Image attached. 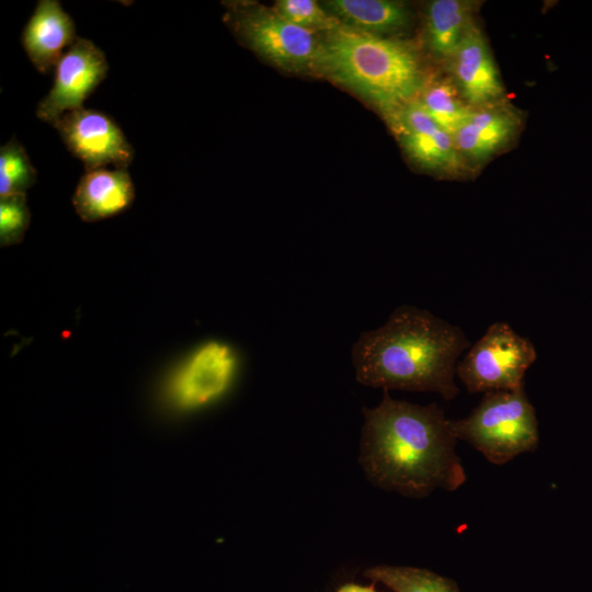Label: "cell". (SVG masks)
<instances>
[{
  "mask_svg": "<svg viewBox=\"0 0 592 592\" xmlns=\"http://www.w3.org/2000/svg\"><path fill=\"white\" fill-rule=\"evenodd\" d=\"M363 414L360 462L375 486L420 499L465 483L452 420L436 403L414 405L384 390L380 403Z\"/></svg>",
  "mask_w": 592,
  "mask_h": 592,
  "instance_id": "obj_1",
  "label": "cell"
},
{
  "mask_svg": "<svg viewBox=\"0 0 592 592\" xmlns=\"http://www.w3.org/2000/svg\"><path fill=\"white\" fill-rule=\"evenodd\" d=\"M464 331L428 310L397 307L384 326L363 332L352 350L356 380L384 390L433 391L451 400L457 360L469 349Z\"/></svg>",
  "mask_w": 592,
  "mask_h": 592,
  "instance_id": "obj_2",
  "label": "cell"
},
{
  "mask_svg": "<svg viewBox=\"0 0 592 592\" xmlns=\"http://www.w3.org/2000/svg\"><path fill=\"white\" fill-rule=\"evenodd\" d=\"M315 70L386 111L406 104L422 86L419 61L407 45L344 25L321 41Z\"/></svg>",
  "mask_w": 592,
  "mask_h": 592,
  "instance_id": "obj_3",
  "label": "cell"
},
{
  "mask_svg": "<svg viewBox=\"0 0 592 592\" xmlns=\"http://www.w3.org/2000/svg\"><path fill=\"white\" fill-rule=\"evenodd\" d=\"M452 426L457 440L469 443L496 465L535 451L539 442L535 408L524 387L485 392L473 412L452 420Z\"/></svg>",
  "mask_w": 592,
  "mask_h": 592,
  "instance_id": "obj_4",
  "label": "cell"
},
{
  "mask_svg": "<svg viewBox=\"0 0 592 592\" xmlns=\"http://www.w3.org/2000/svg\"><path fill=\"white\" fill-rule=\"evenodd\" d=\"M534 344L508 322H494L469 346L456 365V375L469 392L523 388L528 367L536 361Z\"/></svg>",
  "mask_w": 592,
  "mask_h": 592,
  "instance_id": "obj_5",
  "label": "cell"
},
{
  "mask_svg": "<svg viewBox=\"0 0 592 592\" xmlns=\"http://www.w3.org/2000/svg\"><path fill=\"white\" fill-rule=\"evenodd\" d=\"M228 22L238 37L251 49L288 71L316 68L321 41L275 10L231 3Z\"/></svg>",
  "mask_w": 592,
  "mask_h": 592,
  "instance_id": "obj_6",
  "label": "cell"
},
{
  "mask_svg": "<svg viewBox=\"0 0 592 592\" xmlns=\"http://www.w3.org/2000/svg\"><path fill=\"white\" fill-rule=\"evenodd\" d=\"M53 126L86 171L106 166L127 169L134 159V148L121 127L100 111L84 107L73 110L65 113Z\"/></svg>",
  "mask_w": 592,
  "mask_h": 592,
  "instance_id": "obj_7",
  "label": "cell"
},
{
  "mask_svg": "<svg viewBox=\"0 0 592 592\" xmlns=\"http://www.w3.org/2000/svg\"><path fill=\"white\" fill-rule=\"evenodd\" d=\"M106 56L93 42L78 37L54 70V82L38 102L36 116L54 125L65 113L83 107V102L106 78Z\"/></svg>",
  "mask_w": 592,
  "mask_h": 592,
  "instance_id": "obj_8",
  "label": "cell"
},
{
  "mask_svg": "<svg viewBox=\"0 0 592 592\" xmlns=\"http://www.w3.org/2000/svg\"><path fill=\"white\" fill-rule=\"evenodd\" d=\"M237 365L231 346L219 341L204 343L175 374L171 386L174 402L191 410L215 401L231 385Z\"/></svg>",
  "mask_w": 592,
  "mask_h": 592,
  "instance_id": "obj_9",
  "label": "cell"
},
{
  "mask_svg": "<svg viewBox=\"0 0 592 592\" xmlns=\"http://www.w3.org/2000/svg\"><path fill=\"white\" fill-rule=\"evenodd\" d=\"M71 16L57 0H41L22 32L23 48L43 75L55 70L56 65L77 39Z\"/></svg>",
  "mask_w": 592,
  "mask_h": 592,
  "instance_id": "obj_10",
  "label": "cell"
},
{
  "mask_svg": "<svg viewBox=\"0 0 592 592\" xmlns=\"http://www.w3.org/2000/svg\"><path fill=\"white\" fill-rule=\"evenodd\" d=\"M135 187L127 169L86 171L80 178L72 204L77 215L87 223L113 217L129 208Z\"/></svg>",
  "mask_w": 592,
  "mask_h": 592,
  "instance_id": "obj_11",
  "label": "cell"
},
{
  "mask_svg": "<svg viewBox=\"0 0 592 592\" xmlns=\"http://www.w3.org/2000/svg\"><path fill=\"white\" fill-rule=\"evenodd\" d=\"M452 57L456 80L468 102L483 104L502 94L499 72L478 30L469 27Z\"/></svg>",
  "mask_w": 592,
  "mask_h": 592,
  "instance_id": "obj_12",
  "label": "cell"
},
{
  "mask_svg": "<svg viewBox=\"0 0 592 592\" xmlns=\"http://www.w3.org/2000/svg\"><path fill=\"white\" fill-rule=\"evenodd\" d=\"M325 8L342 25L374 35L397 31L408 23L405 5L396 1L330 0Z\"/></svg>",
  "mask_w": 592,
  "mask_h": 592,
  "instance_id": "obj_13",
  "label": "cell"
},
{
  "mask_svg": "<svg viewBox=\"0 0 592 592\" xmlns=\"http://www.w3.org/2000/svg\"><path fill=\"white\" fill-rule=\"evenodd\" d=\"M514 117L505 111L485 110L470 112L453 135L458 151L482 159L496 151L512 135Z\"/></svg>",
  "mask_w": 592,
  "mask_h": 592,
  "instance_id": "obj_14",
  "label": "cell"
},
{
  "mask_svg": "<svg viewBox=\"0 0 592 592\" xmlns=\"http://www.w3.org/2000/svg\"><path fill=\"white\" fill-rule=\"evenodd\" d=\"M470 3L462 0H434L428 5L426 26L430 48L441 57H452L469 24Z\"/></svg>",
  "mask_w": 592,
  "mask_h": 592,
  "instance_id": "obj_15",
  "label": "cell"
},
{
  "mask_svg": "<svg viewBox=\"0 0 592 592\" xmlns=\"http://www.w3.org/2000/svg\"><path fill=\"white\" fill-rule=\"evenodd\" d=\"M364 574L394 592H459L453 580L420 568L382 565L365 570Z\"/></svg>",
  "mask_w": 592,
  "mask_h": 592,
  "instance_id": "obj_16",
  "label": "cell"
},
{
  "mask_svg": "<svg viewBox=\"0 0 592 592\" xmlns=\"http://www.w3.org/2000/svg\"><path fill=\"white\" fill-rule=\"evenodd\" d=\"M400 136L410 157L428 168H455L459 162L453 136L440 126Z\"/></svg>",
  "mask_w": 592,
  "mask_h": 592,
  "instance_id": "obj_17",
  "label": "cell"
},
{
  "mask_svg": "<svg viewBox=\"0 0 592 592\" xmlns=\"http://www.w3.org/2000/svg\"><path fill=\"white\" fill-rule=\"evenodd\" d=\"M36 182V170L24 147L12 136L0 148V197L25 194Z\"/></svg>",
  "mask_w": 592,
  "mask_h": 592,
  "instance_id": "obj_18",
  "label": "cell"
},
{
  "mask_svg": "<svg viewBox=\"0 0 592 592\" xmlns=\"http://www.w3.org/2000/svg\"><path fill=\"white\" fill-rule=\"evenodd\" d=\"M420 103L437 125L452 136L470 113L457 98L455 89L447 82H434L426 88Z\"/></svg>",
  "mask_w": 592,
  "mask_h": 592,
  "instance_id": "obj_19",
  "label": "cell"
},
{
  "mask_svg": "<svg viewBox=\"0 0 592 592\" xmlns=\"http://www.w3.org/2000/svg\"><path fill=\"white\" fill-rule=\"evenodd\" d=\"M274 10L287 21L311 32L337 30L342 23L314 0H280Z\"/></svg>",
  "mask_w": 592,
  "mask_h": 592,
  "instance_id": "obj_20",
  "label": "cell"
},
{
  "mask_svg": "<svg viewBox=\"0 0 592 592\" xmlns=\"http://www.w3.org/2000/svg\"><path fill=\"white\" fill-rule=\"evenodd\" d=\"M31 214L26 194L0 197V242L11 246L20 242L29 227Z\"/></svg>",
  "mask_w": 592,
  "mask_h": 592,
  "instance_id": "obj_21",
  "label": "cell"
},
{
  "mask_svg": "<svg viewBox=\"0 0 592 592\" xmlns=\"http://www.w3.org/2000/svg\"><path fill=\"white\" fill-rule=\"evenodd\" d=\"M337 592H376L374 585H361L356 583H346Z\"/></svg>",
  "mask_w": 592,
  "mask_h": 592,
  "instance_id": "obj_22",
  "label": "cell"
}]
</instances>
